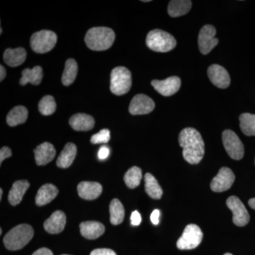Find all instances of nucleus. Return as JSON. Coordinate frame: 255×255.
<instances>
[{"label": "nucleus", "mask_w": 255, "mask_h": 255, "mask_svg": "<svg viewBox=\"0 0 255 255\" xmlns=\"http://www.w3.org/2000/svg\"><path fill=\"white\" fill-rule=\"evenodd\" d=\"M179 145L183 148V157L191 164H199L205 152L204 142L200 132L193 128L183 129L179 135Z\"/></svg>", "instance_id": "f257e3e1"}, {"label": "nucleus", "mask_w": 255, "mask_h": 255, "mask_svg": "<svg viewBox=\"0 0 255 255\" xmlns=\"http://www.w3.org/2000/svg\"><path fill=\"white\" fill-rule=\"evenodd\" d=\"M115 33L108 27L90 28L85 35V41L87 47L95 51L108 50L113 45Z\"/></svg>", "instance_id": "f03ea898"}, {"label": "nucleus", "mask_w": 255, "mask_h": 255, "mask_svg": "<svg viewBox=\"0 0 255 255\" xmlns=\"http://www.w3.org/2000/svg\"><path fill=\"white\" fill-rule=\"evenodd\" d=\"M33 228L28 224H20L12 228L5 235L4 244L9 251L22 249L33 238Z\"/></svg>", "instance_id": "7ed1b4c3"}, {"label": "nucleus", "mask_w": 255, "mask_h": 255, "mask_svg": "<svg viewBox=\"0 0 255 255\" xmlns=\"http://www.w3.org/2000/svg\"><path fill=\"white\" fill-rule=\"evenodd\" d=\"M146 44L150 49L159 53H167L177 46V41L172 35L160 29L149 32L146 38Z\"/></svg>", "instance_id": "20e7f679"}, {"label": "nucleus", "mask_w": 255, "mask_h": 255, "mask_svg": "<svg viewBox=\"0 0 255 255\" xmlns=\"http://www.w3.org/2000/svg\"><path fill=\"white\" fill-rule=\"evenodd\" d=\"M132 85L131 73L125 67H117L111 73L110 90L114 95L121 96L130 91Z\"/></svg>", "instance_id": "39448f33"}, {"label": "nucleus", "mask_w": 255, "mask_h": 255, "mask_svg": "<svg viewBox=\"0 0 255 255\" xmlns=\"http://www.w3.org/2000/svg\"><path fill=\"white\" fill-rule=\"evenodd\" d=\"M57 35L48 30H42L33 33L31 38V47L37 53H48L54 48L57 43Z\"/></svg>", "instance_id": "423d86ee"}, {"label": "nucleus", "mask_w": 255, "mask_h": 255, "mask_svg": "<svg viewBox=\"0 0 255 255\" xmlns=\"http://www.w3.org/2000/svg\"><path fill=\"white\" fill-rule=\"evenodd\" d=\"M203 239V233L201 228L195 224L188 225L184 232L177 241L178 249L187 251L197 248Z\"/></svg>", "instance_id": "0eeeda50"}, {"label": "nucleus", "mask_w": 255, "mask_h": 255, "mask_svg": "<svg viewBox=\"0 0 255 255\" xmlns=\"http://www.w3.org/2000/svg\"><path fill=\"white\" fill-rule=\"evenodd\" d=\"M222 140L223 146L228 155L233 159L240 160L244 156V145L237 134L231 130H226L223 132Z\"/></svg>", "instance_id": "6e6552de"}, {"label": "nucleus", "mask_w": 255, "mask_h": 255, "mask_svg": "<svg viewBox=\"0 0 255 255\" xmlns=\"http://www.w3.org/2000/svg\"><path fill=\"white\" fill-rule=\"evenodd\" d=\"M226 205L233 213V221L240 227L246 226L250 221V215L241 199L236 196L228 198Z\"/></svg>", "instance_id": "1a4fd4ad"}, {"label": "nucleus", "mask_w": 255, "mask_h": 255, "mask_svg": "<svg viewBox=\"0 0 255 255\" xmlns=\"http://www.w3.org/2000/svg\"><path fill=\"white\" fill-rule=\"evenodd\" d=\"M216 30L212 25H205L199 32L198 43L199 48L202 54H209L219 43V39L215 38Z\"/></svg>", "instance_id": "9d476101"}, {"label": "nucleus", "mask_w": 255, "mask_h": 255, "mask_svg": "<svg viewBox=\"0 0 255 255\" xmlns=\"http://www.w3.org/2000/svg\"><path fill=\"white\" fill-rule=\"evenodd\" d=\"M235 174L228 167H223L219 173L212 179L211 183V190L215 192H223L232 187L235 182Z\"/></svg>", "instance_id": "9b49d317"}, {"label": "nucleus", "mask_w": 255, "mask_h": 255, "mask_svg": "<svg viewBox=\"0 0 255 255\" xmlns=\"http://www.w3.org/2000/svg\"><path fill=\"white\" fill-rule=\"evenodd\" d=\"M155 102L147 95L139 94L132 99L129 106V112L132 115H143L152 112L155 109Z\"/></svg>", "instance_id": "f8f14e48"}, {"label": "nucleus", "mask_w": 255, "mask_h": 255, "mask_svg": "<svg viewBox=\"0 0 255 255\" xmlns=\"http://www.w3.org/2000/svg\"><path fill=\"white\" fill-rule=\"evenodd\" d=\"M151 85L160 95L169 97L179 91L181 87V80L177 76H173L164 80H152Z\"/></svg>", "instance_id": "ddd939ff"}, {"label": "nucleus", "mask_w": 255, "mask_h": 255, "mask_svg": "<svg viewBox=\"0 0 255 255\" xmlns=\"http://www.w3.org/2000/svg\"><path fill=\"white\" fill-rule=\"evenodd\" d=\"M208 76L213 84L219 88L226 89L231 84V78L227 70L219 65H211L208 69Z\"/></svg>", "instance_id": "4468645a"}, {"label": "nucleus", "mask_w": 255, "mask_h": 255, "mask_svg": "<svg viewBox=\"0 0 255 255\" xmlns=\"http://www.w3.org/2000/svg\"><path fill=\"white\" fill-rule=\"evenodd\" d=\"M66 224V216L63 211H56L45 221V230L50 234L61 233Z\"/></svg>", "instance_id": "2eb2a0df"}, {"label": "nucleus", "mask_w": 255, "mask_h": 255, "mask_svg": "<svg viewBox=\"0 0 255 255\" xmlns=\"http://www.w3.org/2000/svg\"><path fill=\"white\" fill-rule=\"evenodd\" d=\"M35 159L38 165H46L54 159L56 151L54 146L46 142L38 145L34 150Z\"/></svg>", "instance_id": "dca6fc26"}, {"label": "nucleus", "mask_w": 255, "mask_h": 255, "mask_svg": "<svg viewBox=\"0 0 255 255\" xmlns=\"http://www.w3.org/2000/svg\"><path fill=\"white\" fill-rule=\"evenodd\" d=\"M79 196L85 200L97 199L102 192V185L98 182H82L78 184Z\"/></svg>", "instance_id": "f3484780"}, {"label": "nucleus", "mask_w": 255, "mask_h": 255, "mask_svg": "<svg viewBox=\"0 0 255 255\" xmlns=\"http://www.w3.org/2000/svg\"><path fill=\"white\" fill-rule=\"evenodd\" d=\"M80 228L82 236L89 240L100 238L105 231L104 225L97 221H86L80 223Z\"/></svg>", "instance_id": "a211bd4d"}, {"label": "nucleus", "mask_w": 255, "mask_h": 255, "mask_svg": "<svg viewBox=\"0 0 255 255\" xmlns=\"http://www.w3.org/2000/svg\"><path fill=\"white\" fill-rule=\"evenodd\" d=\"M70 127L78 131H87L95 127V119L86 114H77L69 121Z\"/></svg>", "instance_id": "6ab92c4d"}, {"label": "nucleus", "mask_w": 255, "mask_h": 255, "mask_svg": "<svg viewBox=\"0 0 255 255\" xmlns=\"http://www.w3.org/2000/svg\"><path fill=\"white\" fill-rule=\"evenodd\" d=\"M30 187L27 180H18L13 184L10 189L8 200L12 206L18 205L22 201L23 196Z\"/></svg>", "instance_id": "aec40b11"}, {"label": "nucleus", "mask_w": 255, "mask_h": 255, "mask_svg": "<svg viewBox=\"0 0 255 255\" xmlns=\"http://www.w3.org/2000/svg\"><path fill=\"white\" fill-rule=\"evenodd\" d=\"M58 194V188L51 184H46L42 186L37 193L36 204L37 206L46 205L55 199Z\"/></svg>", "instance_id": "412c9836"}, {"label": "nucleus", "mask_w": 255, "mask_h": 255, "mask_svg": "<svg viewBox=\"0 0 255 255\" xmlns=\"http://www.w3.org/2000/svg\"><path fill=\"white\" fill-rule=\"evenodd\" d=\"M77 155L76 145L72 142H68L64 147L61 153L57 159V166L60 168H68L71 166Z\"/></svg>", "instance_id": "4be33fe9"}, {"label": "nucleus", "mask_w": 255, "mask_h": 255, "mask_svg": "<svg viewBox=\"0 0 255 255\" xmlns=\"http://www.w3.org/2000/svg\"><path fill=\"white\" fill-rule=\"evenodd\" d=\"M26 58V52L23 48H7L4 51L5 63L11 67H17L24 63Z\"/></svg>", "instance_id": "5701e85b"}, {"label": "nucleus", "mask_w": 255, "mask_h": 255, "mask_svg": "<svg viewBox=\"0 0 255 255\" xmlns=\"http://www.w3.org/2000/svg\"><path fill=\"white\" fill-rule=\"evenodd\" d=\"M43 76V69L38 65L32 69H24L22 71L20 84L26 85V84L31 83L32 85H38L41 83Z\"/></svg>", "instance_id": "b1692460"}, {"label": "nucleus", "mask_w": 255, "mask_h": 255, "mask_svg": "<svg viewBox=\"0 0 255 255\" xmlns=\"http://www.w3.org/2000/svg\"><path fill=\"white\" fill-rule=\"evenodd\" d=\"M191 1L189 0H172L168 5V14L172 17H179L190 11Z\"/></svg>", "instance_id": "393cba45"}, {"label": "nucleus", "mask_w": 255, "mask_h": 255, "mask_svg": "<svg viewBox=\"0 0 255 255\" xmlns=\"http://www.w3.org/2000/svg\"><path fill=\"white\" fill-rule=\"evenodd\" d=\"M28 118V110L23 106H17L10 111L6 117V123L9 127H14L26 122Z\"/></svg>", "instance_id": "a878e982"}, {"label": "nucleus", "mask_w": 255, "mask_h": 255, "mask_svg": "<svg viewBox=\"0 0 255 255\" xmlns=\"http://www.w3.org/2000/svg\"><path fill=\"white\" fill-rule=\"evenodd\" d=\"M145 189L147 195L153 199H159L162 197L163 191L157 179L150 173L145 174Z\"/></svg>", "instance_id": "bb28decb"}, {"label": "nucleus", "mask_w": 255, "mask_h": 255, "mask_svg": "<svg viewBox=\"0 0 255 255\" xmlns=\"http://www.w3.org/2000/svg\"><path fill=\"white\" fill-rule=\"evenodd\" d=\"M78 71V66L77 62L73 58L67 60L62 76V82L65 86H69L73 83L76 79Z\"/></svg>", "instance_id": "cd10ccee"}, {"label": "nucleus", "mask_w": 255, "mask_h": 255, "mask_svg": "<svg viewBox=\"0 0 255 255\" xmlns=\"http://www.w3.org/2000/svg\"><path fill=\"white\" fill-rule=\"evenodd\" d=\"M110 222L114 226L121 224L124 221L125 210L123 204L117 199L111 201L110 206Z\"/></svg>", "instance_id": "c85d7f7f"}, {"label": "nucleus", "mask_w": 255, "mask_h": 255, "mask_svg": "<svg viewBox=\"0 0 255 255\" xmlns=\"http://www.w3.org/2000/svg\"><path fill=\"white\" fill-rule=\"evenodd\" d=\"M240 127L245 135L255 136V114H241L240 116Z\"/></svg>", "instance_id": "c756f323"}, {"label": "nucleus", "mask_w": 255, "mask_h": 255, "mask_svg": "<svg viewBox=\"0 0 255 255\" xmlns=\"http://www.w3.org/2000/svg\"><path fill=\"white\" fill-rule=\"evenodd\" d=\"M124 182L128 187L135 189L138 187L142 179V170L137 167H132L124 175Z\"/></svg>", "instance_id": "7c9ffc66"}, {"label": "nucleus", "mask_w": 255, "mask_h": 255, "mask_svg": "<svg viewBox=\"0 0 255 255\" xmlns=\"http://www.w3.org/2000/svg\"><path fill=\"white\" fill-rule=\"evenodd\" d=\"M38 110L43 116H50L54 114L56 110V102L54 97L50 95L43 97L38 104Z\"/></svg>", "instance_id": "2f4dec72"}, {"label": "nucleus", "mask_w": 255, "mask_h": 255, "mask_svg": "<svg viewBox=\"0 0 255 255\" xmlns=\"http://www.w3.org/2000/svg\"><path fill=\"white\" fill-rule=\"evenodd\" d=\"M110 130L109 129H102L100 132L92 135L91 142L92 144L107 143L110 141Z\"/></svg>", "instance_id": "473e14b6"}, {"label": "nucleus", "mask_w": 255, "mask_h": 255, "mask_svg": "<svg viewBox=\"0 0 255 255\" xmlns=\"http://www.w3.org/2000/svg\"><path fill=\"white\" fill-rule=\"evenodd\" d=\"M11 155H12V153H11V150L9 147H1V150H0V164L2 163L5 159L11 157Z\"/></svg>", "instance_id": "72a5a7b5"}, {"label": "nucleus", "mask_w": 255, "mask_h": 255, "mask_svg": "<svg viewBox=\"0 0 255 255\" xmlns=\"http://www.w3.org/2000/svg\"><path fill=\"white\" fill-rule=\"evenodd\" d=\"M90 255H117V254L112 250L101 248V249H96L92 251Z\"/></svg>", "instance_id": "f704fd0d"}, {"label": "nucleus", "mask_w": 255, "mask_h": 255, "mask_svg": "<svg viewBox=\"0 0 255 255\" xmlns=\"http://www.w3.org/2000/svg\"><path fill=\"white\" fill-rule=\"evenodd\" d=\"M141 216L138 211H135L132 213L131 216H130V221H131L132 226H139L141 223Z\"/></svg>", "instance_id": "c9c22d12"}, {"label": "nucleus", "mask_w": 255, "mask_h": 255, "mask_svg": "<svg viewBox=\"0 0 255 255\" xmlns=\"http://www.w3.org/2000/svg\"><path fill=\"white\" fill-rule=\"evenodd\" d=\"M110 154V150L107 146L104 145L100 147L98 152V157L101 160L107 159Z\"/></svg>", "instance_id": "e433bc0d"}, {"label": "nucleus", "mask_w": 255, "mask_h": 255, "mask_svg": "<svg viewBox=\"0 0 255 255\" xmlns=\"http://www.w3.org/2000/svg\"><path fill=\"white\" fill-rule=\"evenodd\" d=\"M159 216L160 211L158 209L154 210L150 216L151 222L153 225H158L159 222Z\"/></svg>", "instance_id": "4c0bfd02"}, {"label": "nucleus", "mask_w": 255, "mask_h": 255, "mask_svg": "<svg viewBox=\"0 0 255 255\" xmlns=\"http://www.w3.org/2000/svg\"><path fill=\"white\" fill-rule=\"evenodd\" d=\"M32 255H53V254L48 248H42L35 252Z\"/></svg>", "instance_id": "58836bf2"}, {"label": "nucleus", "mask_w": 255, "mask_h": 255, "mask_svg": "<svg viewBox=\"0 0 255 255\" xmlns=\"http://www.w3.org/2000/svg\"><path fill=\"white\" fill-rule=\"evenodd\" d=\"M6 69L4 68V67H3L2 65L0 66V80L2 81L6 77Z\"/></svg>", "instance_id": "ea45409f"}, {"label": "nucleus", "mask_w": 255, "mask_h": 255, "mask_svg": "<svg viewBox=\"0 0 255 255\" xmlns=\"http://www.w3.org/2000/svg\"><path fill=\"white\" fill-rule=\"evenodd\" d=\"M248 204H249V206H251L252 209L255 210V198L250 199Z\"/></svg>", "instance_id": "a19ab883"}, {"label": "nucleus", "mask_w": 255, "mask_h": 255, "mask_svg": "<svg viewBox=\"0 0 255 255\" xmlns=\"http://www.w3.org/2000/svg\"><path fill=\"white\" fill-rule=\"evenodd\" d=\"M2 189H0V199H1V197H2Z\"/></svg>", "instance_id": "79ce46f5"}, {"label": "nucleus", "mask_w": 255, "mask_h": 255, "mask_svg": "<svg viewBox=\"0 0 255 255\" xmlns=\"http://www.w3.org/2000/svg\"><path fill=\"white\" fill-rule=\"evenodd\" d=\"M1 233H2V230H1V228H0V234L1 235Z\"/></svg>", "instance_id": "37998d69"}, {"label": "nucleus", "mask_w": 255, "mask_h": 255, "mask_svg": "<svg viewBox=\"0 0 255 255\" xmlns=\"http://www.w3.org/2000/svg\"><path fill=\"white\" fill-rule=\"evenodd\" d=\"M143 1V2H149V1H150V0H147V1Z\"/></svg>", "instance_id": "c03bdc74"}, {"label": "nucleus", "mask_w": 255, "mask_h": 255, "mask_svg": "<svg viewBox=\"0 0 255 255\" xmlns=\"http://www.w3.org/2000/svg\"><path fill=\"white\" fill-rule=\"evenodd\" d=\"M224 255H233L231 254V253H226V254H225Z\"/></svg>", "instance_id": "a18cd8bd"}, {"label": "nucleus", "mask_w": 255, "mask_h": 255, "mask_svg": "<svg viewBox=\"0 0 255 255\" xmlns=\"http://www.w3.org/2000/svg\"></svg>", "instance_id": "49530a36"}]
</instances>
